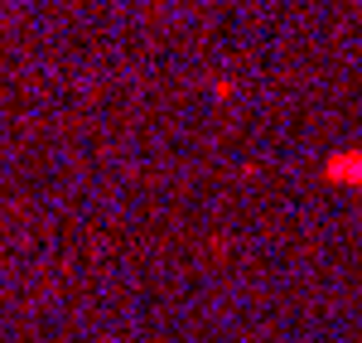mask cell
Returning a JSON list of instances; mask_svg holds the SVG:
<instances>
[{
    "label": "cell",
    "instance_id": "1",
    "mask_svg": "<svg viewBox=\"0 0 362 343\" xmlns=\"http://www.w3.org/2000/svg\"><path fill=\"white\" fill-rule=\"evenodd\" d=\"M319 174L329 184H362V150H334V155H324Z\"/></svg>",
    "mask_w": 362,
    "mask_h": 343
}]
</instances>
